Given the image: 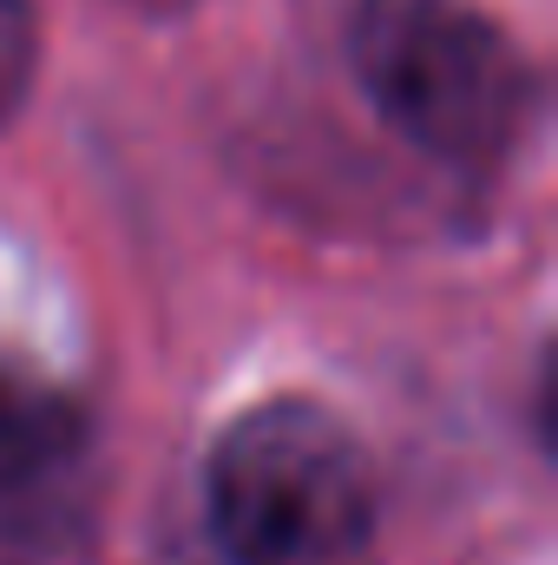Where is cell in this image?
Returning a JSON list of instances; mask_svg holds the SVG:
<instances>
[{"mask_svg": "<svg viewBox=\"0 0 558 565\" xmlns=\"http://www.w3.org/2000/svg\"><path fill=\"white\" fill-rule=\"evenodd\" d=\"M33 53H40L33 7H26V0H0V119L26 99V86H33Z\"/></svg>", "mask_w": 558, "mask_h": 565, "instance_id": "obj_4", "label": "cell"}, {"mask_svg": "<svg viewBox=\"0 0 558 565\" xmlns=\"http://www.w3.org/2000/svg\"><path fill=\"white\" fill-rule=\"evenodd\" d=\"M348 53L375 113L447 164H500L539 113L526 53L473 0H355Z\"/></svg>", "mask_w": 558, "mask_h": 565, "instance_id": "obj_1", "label": "cell"}, {"mask_svg": "<svg viewBox=\"0 0 558 565\" xmlns=\"http://www.w3.org/2000/svg\"><path fill=\"white\" fill-rule=\"evenodd\" d=\"M79 447V408L26 369L0 362V493L53 473Z\"/></svg>", "mask_w": 558, "mask_h": 565, "instance_id": "obj_3", "label": "cell"}, {"mask_svg": "<svg viewBox=\"0 0 558 565\" xmlns=\"http://www.w3.org/2000/svg\"><path fill=\"white\" fill-rule=\"evenodd\" d=\"M375 467L315 402H264L211 454V533L230 565H368Z\"/></svg>", "mask_w": 558, "mask_h": 565, "instance_id": "obj_2", "label": "cell"}]
</instances>
